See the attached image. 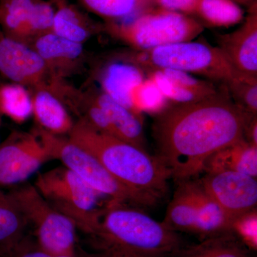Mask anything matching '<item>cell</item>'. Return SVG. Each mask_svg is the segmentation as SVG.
Masks as SVG:
<instances>
[{"mask_svg": "<svg viewBox=\"0 0 257 257\" xmlns=\"http://www.w3.org/2000/svg\"><path fill=\"white\" fill-rule=\"evenodd\" d=\"M132 105L135 112L158 114L170 104V101L150 78H145L134 89L131 95Z\"/></svg>", "mask_w": 257, "mask_h": 257, "instance_id": "83f0119b", "label": "cell"}, {"mask_svg": "<svg viewBox=\"0 0 257 257\" xmlns=\"http://www.w3.org/2000/svg\"><path fill=\"white\" fill-rule=\"evenodd\" d=\"M104 31L134 50L142 51L192 41L204 31V27L188 15L151 8L130 20L104 23Z\"/></svg>", "mask_w": 257, "mask_h": 257, "instance_id": "8992f818", "label": "cell"}, {"mask_svg": "<svg viewBox=\"0 0 257 257\" xmlns=\"http://www.w3.org/2000/svg\"><path fill=\"white\" fill-rule=\"evenodd\" d=\"M27 223L8 193L0 189V257H8L23 241Z\"/></svg>", "mask_w": 257, "mask_h": 257, "instance_id": "ffe728a7", "label": "cell"}, {"mask_svg": "<svg viewBox=\"0 0 257 257\" xmlns=\"http://www.w3.org/2000/svg\"><path fill=\"white\" fill-rule=\"evenodd\" d=\"M38 0H0V25L8 37L23 42L24 28Z\"/></svg>", "mask_w": 257, "mask_h": 257, "instance_id": "484cf974", "label": "cell"}, {"mask_svg": "<svg viewBox=\"0 0 257 257\" xmlns=\"http://www.w3.org/2000/svg\"><path fill=\"white\" fill-rule=\"evenodd\" d=\"M50 160L33 132H13L0 144V187L23 182Z\"/></svg>", "mask_w": 257, "mask_h": 257, "instance_id": "9c48e42d", "label": "cell"}, {"mask_svg": "<svg viewBox=\"0 0 257 257\" xmlns=\"http://www.w3.org/2000/svg\"><path fill=\"white\" fill-rule=\"evenodd\" d=\"M223 86L236 105L248 114L257 115V79L240 77Z\"/></svg>", "mask_w": 257, "mask_h": 257, "instance_id": "f1b7e54d", "label": "cell"}, {"mask_svg": "<svg viewBox=\"0 0 257 257\" xmlns=\"http://www.w3.org/2000/svg\"><path fill=\"white\" fill-rule=\"evenodd\" d=\"M186 182L195 207V226L193 234L204 239L231 232V219L208 195L198 180L190 179Z\"/></svg>", "mask_w": 257, "mask_h": 257, "instance_id": "ac0fdd59", "label": "cell"}, {"mask_svg": "<svg viewBox=\"0 0 257 257\" xmlns=\"http://www.w3.org/2000/svg\"><path fill=\"white\" fill-rule=\"evenodd\" d=\"M55 8L52 32L69 41L82 44L104 31V24L94 21L68 0H50Z\"/></svg>", "mask_w": 257, "mask_h": 257, "instance_id": "9a60e30c", "label": "cell"}, {"mask_svg": "<svg viewBox=\"0 0 257 257\" xmlns=\"http://www.w3.org/2000/svg\"><path fill=\"white\" fill-rule=\"evenodd\" d=\"M32 132L40 139L51 160L60 161L96 192L114 202L146 208L142 199L119 183L95 157L70 139L52 135L38 126Z\"/></svg>", "mask_w": 257, "mask_h": 257, "instance_id": "52a82bcc", "label": "cell"}, {"mask_svg": "<svg viewBox=\"0 0 257 257\" xmlns=\"http://www.w3.org/2000/svg\"><path fill=\"white\" fill-rule=\"evenodd\" d=\"M87 11L105 23L124 21L151 8L152 0H78Z\"/></svg>", "mask_w": 257, "mask_h": 257, "instance_id": "603a6c76", "label": "cell"}, {"mask_svg": "<svg viewBox=\"0 0 257 257\" xmlns=\"http://www.w3.org/2000/svg\"><path fill=\"white\" fill-rule=\"evenodd\" d=\"M0 114L18 124L32 116V93L28 88L10 82L0 84Z\"/></svg>", "mask_w": 257, "mask_h": 257, "instance_id": "cb8c5ba5", "label": "cell"}, {"mask_svg": "<svg viewBox=\"0 0 257 257\" xmlns=\"http://www.w3.org/2000/svg\"><path fill=\"white\" fill-rule=\"evenodd\" d=\"M2 84V82H1V81H0V84Z\"/></svg>", "mask_w": 257, "mask_h": 257, "instance_id": "8d00e7d4", "label": "cell"}, {"mask_svg": "<svg viewBox=\"0 0 257 257\" xmlns=\"http://www.w3.org/2000/svg\"><path fill=\"white\" fill-rule=\"evenodd\" d=\"M157 8L184 15L195 14L200 0H152Z\"/></svg>", "mask_w": 257, "mask_h": 257, "instance_id": "4dcf8cb0", "label": "cell"}, {"mask_svg": "<svg viewBox=\"0 0 257 257\" xmlns=\"http://www.w3.org/2000/svg\"><path fill=\"white\" fill-rule=\"evenodd\" d=\"M231 221L256 209V178L236 172L206 173L198 180Z\"/></svg>", "mask_w": 257, "mask_h": 257, "instance_id": "30bf717a", "label": "cell"}, {"mask_svg": "<svg viewBox=\"0 0 257 257\" xmlns=\"http://www.w3.org/2000/svg\"><path fill=\"white\" fill-rule=\"evenodd\" d=\"M195 15L216 28H228L242 23L244 12L232 0H200Z\"/></svg>", "mask_w": 257, "mask_h": 257, "instance_id": "d4e9b609", "label": "cell"}, {"mask_svg": "<svg viewBox=\"0 0 257 257\" xmlns=\"http://www.w3.org/2000/svg\"><path fill=\"white\" fill-rule=\"evenodd\" d=\"M216 41L235 70L257 79V3L248 7V15L237 30L218 35Z\"/></svg>", "mask_w": 257, "mask_h": 257, "instance_id": "7c38bea8", "label": "cell"}, {"mask_svg": "<svg viewBox=\"0 0 257 257\" xmlns=\"http://www.w3.org/2000/svg\"><path fill=\"white\" fill-rule=\"evenodd\" d=\"M99 246V252L96 253H80L82 257H147L143 255L138 254L116 247V246H106V245H97Z\"/></svg>", "mask_w": 257, "mask_h": 257, "instance_id": "1f68e13d", "label": "cell"}, {"mask_svg": "<svg viewBox=\"0 0 257 257\" xmlns=\"http://www.w3.org/2000/svg\"><path fill=\"white\" fill-rule=\"evenodd\" d=\"M26 221L35 229L38 247L55 255H77V227L54 209L34 184H26L8 192Z\"/></svg>", "mask_w": 257, "mask_h": 257, "instance_id": "ba28073f", "label": "cell"}, {"mask_svg": "<svg viewBox=\"0 0 257 257\" xmlns=\"http://www.w3.org/2000/svg\"><path fill=\"white\" fill-rule=\"evenodd\" d=\"M55 8L50 0H38L25 24L23 42L30 45L37 37L52 32Z\"/></svg>", "mask_w": 257, "mask_h": 257, "instance_id": "4316f807", "label": "cell"}, {"mask_svg": "<svg viewBox=\"0 0 257 257\" xmlns=\"http://www.w3.org/2000/svg\"><path fill=\"white\" fill-rule=\"evenodd\" d=\"M257 115H249L245 125L243 138L248 143L257 147Z\"/></svg>", "mask_w": 257, "mask_h": 257, "instance_id": "836d02e7", "label": "cell"}, {"mask_svg": "<svg viewBox=\"0 0 257 257\" xmlns=\"http://www.w3.org/2000/svg\"><path fill=\"white\" fill-rule=\"evenodd\" d=\"M93 238L97 245L116 246L147 257H169L183 246L179 233L142 208L111 200Z\"/></svg>", "mask_w": 257, "mask_h": 257, "instance_id": "3957f363", "label": "cell"}, {"mask_svg": "<svg viewBox=\"0 0 257 257\" xmlns=\"http://www.w3.org/2000/svg\"><path fill=\"white\" fill-rule=\"evenodd\" d=\"M234 3H237L239 5H245V6L250 7L253 3H257V0H232Z\"/></svg>", "mask_w": 257, "mask_h": 257, "instance_id": "e575fe53", "label": "cell"}, {"mask_svg": "<svg viewBox=\"0 0 257 257\" xmlns=\"http://www.w3.org/2000/svg\"><path fill=\"white\" fill-rule=\"evenodd\" d=\"M2 117H3V115L0 114V127H1L2 121H3V120H2Z\"/></svg>", "mask_w": 257, "mask_h": 257, "instance_id": "d590c367", "label": "cell"}, {"mask_svg": "<svg viewBox=\"0 0 257 257\" xmlns=\"http://www.w3.org/2000/svg\"><path fill=\"white\" fill-rule=\"evenodd\" d=\"M31 45L46 66L50 79H66L80 74L85 66L82 44L69 41L54 32L34 40Z\"/></svg>", "mask_w": 257, "mask_h": 257, "instance_id": "4fadbf2b", "label": "cell"}, {"mask_svg": "<svg viewBox=\"0 0 257 257\" xmlns=\"http://www.w3.org/2000/svg\"><path fill=\"white\" fill-rule=\"evenodd\" d=\"M231 232L233 233L251 251L257 249L256 209L236 218L231 221Z\"/></svg>", "mask_w": 257, "mask_h": 257, "instance_id": "f546056e", "label": "cell"}, {"mask_svg": "<svg viewBox=\"0 0 257 257\" xmlns=\"http://www.w3.org/2000/svg\"><path fill=\"white\" fill-rule=\"evenodd\" d=\"M203 172H236L256 178L257 147L242 139L211 155Z\"/></svg>", "mask_w": 257, "mask_h": 257, "instance_id": "d6986e66", "label": "cell"}, {"mask_svg": "<svg viewBox=\"0 0 257 257\" xmlns=\"http://www.w3.org/2000/svg\"><path fill=\"white\" fill-rule=\"evenodd\" d=\"M8 257H80L79 255L74 256L55 255L42 251L37 246L36 248L30 247L25 244L24 241L17 248L14 252Z\"/></svg>", "mask_w": 257, "mask_h": 257, "instance_id": "d6a6232c", "label": "cell"}, {"mask_svg": "<svg viewBox=\"0 0 257 257\" xmlns=\"http://www.w3.org/2000/svg\"><path fill=\"white\" fill-rule=\"evenodd\" d=\"M32 116L37 126L52 135H68L74 121L60 98L46 86L32 89Z\"/></svg>", "mask_w": 257, "mask_h": 257, "instance_id": "2e32d148", "label": "cell"}, {"mask_svg": "<svg viewBox=\"0 0 257 257\" xmlns=\"http://www.w3.org/2000/svg\"><path fill=\"white\" fill-rule=\"evenodd\" d=\"M169 257H251V251L233 233L203 239L197 244L182 246Z\"/></svg>", "mask_w": 257, "mask_h": 257, "instance_id": "44dd1931", "label": "cell"}, {"mask_svg": "<svg viewBox=\"0 0 257 257\" xmlns=\"http://www.w3.org/2000/svg\"><path fill=\"white\" fill-rule=\"evenodd\" d=\"M91 96L104 110L116 133V138L146 150L143 114L130 110L102 91H92Z\"/></svg>", "mask_w": 257, "mask_h": 257, "instance_id": "e0dca14e", "label": "cell"}, {"mask_svg": "<svg viewBox=\"0 0 257 257\" xmlns=\"http://www.w3.org/2000/svg\"><path fill=\"white\" fill-rule=\"evenodd\" d=\"M195 220V207L187 182H178L162 222L175 232L193 234Z\"/></svg>", "mask_w": 257, "mask_h": 257, "instance_id": "7402d4cb", "label": "cell"}, {"mask_svg": "<svg viewBox=\"0 0 257 257\" xmlns=\"http://www.w3.org/2000/svg\"><path fill=\"white\" fill-rule=\"evenodd\" d=\"M121 57L145 70L175 69L221 85L245 77L235 70L219 47L204 42H178L151 50L133 51Z\"/></svg>", "mask_w": 257, "mask_h": 257, "instance_id": "277c9868", "label": "cell"}, {"mask_svg": "<svg viewBox=\"0 0 257 257\" xmlns=\"http://www.w3.org/2000/svg\"><path fill=\"white\" fill-rule=\"evenodd\" d=\"M249 115L223 85L205 99L170 104L152 125L156 156L177 182L190 180L202 173L211 155L244 139Z\"/></svg>", "mask_w": 257, "mask_h": 257, "instance_id": "6da1fadb", "label": "cell"}, {"mask_svg": "<svg viewBox=\"0 0 257 257\" xmlns=\"http://www.w3.org/2000/svg\"><path fill=\"white\" fill-rule=\"evenodd\" d=\"M117 58L118 60L109 62L101 69L99 77L101 91L134 111L132 93L146 78L145 71L123 57Z\"/></svg>", "mask_w": 257, "mask_h": 257, "instance_id": "5bb4252c", "label": "cell"}, {"mask_svg": "<svg viewBox=\"0 0 257 257\" xmlns=\"http://www.w3.org/2000/svg\"><path fill=\"white\" fill-rule=\"evenodd\" d=\"M67 136L95 157L119 183L142 199L145 207L156 205L165 197L172 177L156 155L99 133L82 118L74 122Z\"/></svg>", "mask_w": 257, "mask_h": 257, "instance_id": "7a4b0ae2", "label": "cell"}, {"mask_svg": "<svg viewBox=\"0 0 257 257\" xmlns=\"http://www.w3.org/2000/svg\"><path fill=\"white\" fill-rule=\"evenodd\" d=\"M0 74L10 82L32 89L50 80L46 66L35 49L0 31Z\"/></svg>", "mask_w": 257, "mask_h": 257, "instance_id": "8fae6325", "label": "cell"}, {"mask_svg": "<svg viewBox=\"0 0 257 257\" xmlns=\"http://www.w3.org/2000/svg\"><path fill=\"white\" fill-rule=\"evenodd\" d=\"M34 186L54 209L70 219L77 229L94 237L106 205L104 196L89 187L65 167L37 175Z\"/></svg>", "mask_w": 257, "mask_h": 257, "instance_id": "5b68a950", "label": "cell"}]
</instances>
